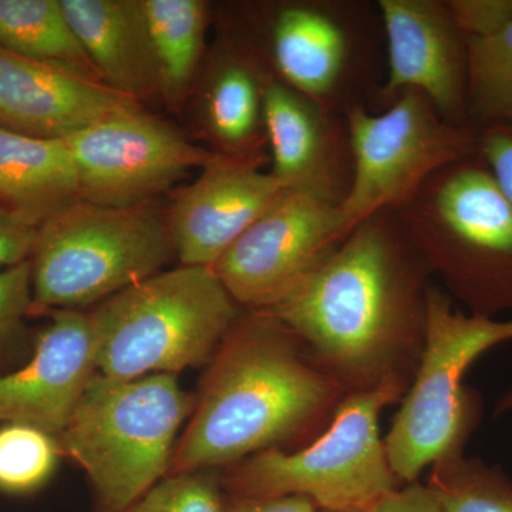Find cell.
Instances as JSON below:
<instances>
[{"mask_svg": "<svg viewBox=\"0 0 512 512\" xmlns=\"http://www.w3.org/2000/svg\"><path fill=\"white\" fill-rule=\"evenodd\" d=\"M430 278L396 212L379 211L265 312L346 392L410 386L426 336Z\"/></svg>", "mask_w": 512, "mask_h": 512, "instance_id": "1", "label": "cell"}, {"mask_svg": "<svg viewBox=\"0 0 512 512\" xmlns=\"http://www.w3.org/2000/svg\"><path fill=\"white\" fill-rule=\"evenodd\" d=\"M346 394L271 313H241L214 355L170 474L231 467L309 436Z\"/></svg>", "mask_w": 512, "mask_h": 512, "instance_id": "2", "label": "cell"}, {"mask_svg": "<svg viewBox=\"0 0 512 512\" xmlns=\"http://www.w3.org/2000/svg\"><path fill=\"white\" fill-rule=\"evenodd\" d=\"M394 212L453 301L484 318L512 311V201L478 153L434 174Z\"/></svg>", "mask_w": 512, "mask_h": 512, "instance_id": "3", "label": "cell"}, {"mask_svg": "<svg viewBox=\"0 0 512 512\" xmlns=\"http://www.w3.org/2000/svg\"><path fill=\"white\" fill-rule=\"evenodd\" d=\"M239 45L266 76L340 113L373 104L386 76L382 15L369 0H288L252 15Z\"/></svg>", "mask_w": 512, "mask_h": 512, "instance_id": "4", "label": "cell"}, {"mask_svg": "<svg viewBox=\"0 0 512 512\" xmlns=\"http://www.w3.org/2000/svg\"><path fill=\"white\" fill-rule=\"evenodd\" d=\"M100 375L134 380L201 366L241 312L208 266L160 272L90 313Z\"/></svg>", "mask_w": 512, "mask_h": 512, "instance_id": "5", "label": "cell"}, {"mask_svg": "<svg viewBox=\"0 0 512 512\" xmlns=\"http://www.w3.org/2000/svg\"><path fill=\"white\" fill-rule=\"evenodd\" d=\"M191 400L173 373L134 380L94 375L60 446L92 481L96 512H124L170 473Z\"/></svg>", "mask_w": 512, "mask_h": 512, "instance_id": "6", "label": "cell"}, {"mask_svg": "<svg viewBox=\"0 0 512 512\" xmlns=\"http://www.w3.org/2000/svg\"><path fill=\"white\" fill-rule=\"evenodd\" d=\"M511 340L512 319L463 312L431 285L423 352L384 439L400 484L417 483L427 467L464 456L481 420L480 396L464 386V376L478 357Z\"/></svg>", "mask_w": 512, "mask_h": 512, "instance_id": "7", "label": "cell"}, {"mask_svg": "<svg viewBox=\"0 0 512 512\" xmlns=\"http://www.w3.org/2000/svg\"><path fill=\"white\" fill-rule=\"evenodd\" d=\"M407 389L386 383L346 394L328 427L308 446L295 453L269 448L239 461L221 478L222 490L244 498L299 495L322 512L369 511L402 487L390 466L379 419Z\"/></svg>", "mask_w": 512, "mask_h": 512, "instance_id": "8", "label": "cell"}, {"mask_svg": "<svg viewBox=\"0 0 512 512\" xmlns=\"http://www.w3.org/2000/svg\"><path fill=\"white\" fill-rule=\"evenodd\" d=\"M175 255L154 205L104 207L79 200L37 228L30 313L84 308L160 274Z\"/></svg>", "mask_w": 512, "mask_h": 512, "instance_id": "9", "label": "cell"}, {"mask_svg": "<svg viewBox=\"0 0 512 512\" xmlns=\"http://www.w3.org/2000/svg\"><path fill=\"white\" fill-rule=\"evenodd\" d=\"M346 119L355 161L339 207L346 232L376 212L399 210L434 174L477 154L476 128L450 123L416 90L379 113L357 107Z\"/></svg>", "mask_w": 512, "mask_h": 512, "instance_id": "10", "label": "cell"}, {"mask_svg": "<svg viewBox=\"0 0 512 512\" xmlns=\"http://www.w3.org/2000/svg\"><path fill=\"white\" fill-rule=\"evenodd\" d=\"M64 141L76 165L80 197L104 207L148 204L214 154L141 107L104 117Z\"/></svg>", "mask_w": 512, "mask_h": 512, "instance_id": "11", "label": "cell"}, {"mask_svg": "<svg viewBox=\"0 0 512 512\" xmlns=\"http://www.w3.org/2000/svg\"><path fill=\"white\" fill-rule=\"evenodd\" d=\"M346 235L339 208L286 190L221 255L212 271L239 308L266 311Z\"/></svg>", "mask_w": 512, "mask_h": 512, "instance_id": "12", "label": "cell"}, {"mask_svg": "<svg viewBox=\"0 0 512 512\" xmlns=\"http://www.w3.org/2000/svg\"><path fill=\"white\" fill-rule=\"evenodd\" d=\"M382 15L386 76L373 113L416 90L450 123L468 126L470 36L447 0H377ZM470 127V126H468Z\"/></svg>", "mask_w": 512, "mask_h": 512, "instance_id": "13", "label": "cell"}, {"mask_svg": "<svg viewBox=\"0 0 512 512\" xmlns=\"http://www.w3.org/2000/svg\"><path fill=\"white\" fill-rule=\"evenodd\" d=\"M266 154L214 153L200 177L165 214L168 234L181 265L212 268L221 255L284 194L264 171Z\"/></svg>", "mask_w": 512, "mask_h": 512, "instance_id": "14", "label": "cell"}, {"mask_svg": "<svg viewBox=\"0 0 512 512\" xmlns=\"http://www.w3.org/2000/svg\"><path fill=\"white\" fill-rule=\"evenodd\" d=\"M264 121L276 180L285 190L339 208L355 174L346 114L266 77Z\"/></svg>", "mask_w": 512, "mask_h": 512, "instance_id": "15", "label": "cell"}, {"mask_svg": "<svg viewBox=\"0 0 512 512\" xmlns=\"http://www.w3.org/2000/svg\"><path fill=\"white\" fill-rule=\"evenodd\" d=\"M28 365L0 376V421L28 424L60 439L97 373L90 316L52 311Z\"/></svg>", "mask_w": 512, "mask_h": 512, "instance_id": "16", "label": "cell"}, {"mask_svg": "<svg viewBox=\"0 0 512 512\" xmlns=\"http://www.w3.org/2000/svg\"><path fill=\"white\" fill-rule=\"evenodd\" d=\"M138 101L82 74L0 47V127L40 138H64Z\"/></svg>", "mask_w": 512, "mask_h": 512, "instance_id": "17", "label": "cell"}, {"mask_svg": "<svg viewBox=\"0 0 512 512\" xmlns=\"http://www.w3.org/2000/svg\"><path fill=\"white\" fill-rule=\"evenodd\" d=\"M101 82L128 99L160 94L141 0H60Z\"/></svg>", "mask_w": 512, "mask_h": 512, "instance_id": "18", "label": "cell"}, {"mask_svg": "<svg viewBox=\"0 0 512 512\" xmlns=\"http://www.w3.org/2000/svg\"><path fill=\"white\" fill-rule=\"evenodd\" d=\"M80 197L66 141L0 127V207L39 228Z\"/></svg>", "mask_w": 512, "mask_h": 512, "instance_id": "19", "label": "cell"}, {"mask_svg": "<svg viewBox=\"0 0 512 512\" xmlns=\"http://www.w3.org/2000/svg\"><path fill=\"white\" fill-rule=\"evenodd\" d=\"M266 74L239 43L225 47L215 62L204 96V123L220 150L249 156L264 154Z\"/></svg>", "mask_w": 512, "mask_h": 512, "instance_id": "20", "label": "cell"}, {"mask_svg": "<svg viewBox=\"0 0 512 512\" xmlns=\"http://www.w3.org/2000/svg\"><path fill=\"white\" fill-rule=\"evenodd\" d=\"M146 16L160 96L180 104L200 67L208 5L202 0H141Z\"/></svg>", "mask_w": 512, "mask_h": 512, "instance_id": "21", "label": "cell"}, {"mask_svg": "<svg viewBox=\"0 0 512 512\" xmlns=\"http://www.w3.org/2000/svg\"><path fill=\"white\" fill-rule=\"evenodd\" d=\"M0 47L101 82L60 0H0Z\"/></svg>", "mask_w": 512, "mask_h": 512, "instance_id": "22", "label": "cell"}, {"mask_svg": "<svg viewBox=\"0 0 512 512\" xmlns=\"http://www.w3.org/2000/svg\"><path fill=\"white\" fill-rule=\"evenodd\" d=\"M424 485L440 512H512V481L480 458L436 464Z\"/></svg>", "mask_w": 512, "mask_h": 512, "instance_id": "23", "label": "cell"}, {"mask_svg": "<svg viewBox=\"0 0 512 512\" xmlns=\"http://www.w3.org/2000/svg\"><path fill=\"white\" fill-rule=\"evenodd\" d=\"M512 114V25L470 37L467 123L480 128Z\"/></svg>", "mask_w": 512, "mask_h": 512, "instance_id": "24", "label": "cell"}, {"mask_svg": "<svg viewBox=\"0 0 512 512\" xmlns=\"http://www.w3.org/2000/svg\"><path fill=\"white\" fill-rule=\"evenodd\" d=\"M59 439L28 424L0 427V491L32 493L52 477L59 463Z\"/></svg>", "mask_w": 512, "mask_h": 512, "instance_id": "25", "label": "cell"}, {"mask_svg": "<svg viewBox=\"0 0 512 512\" xmlns=\"http://www.w3.org/2000/svg\"><path fill=\"white\" fill-rule=\"evenodd\" d=\"M124 512H225L221 477L212 470L170 474Z\"/></svg>", "mask_w": 512, "mask_h": 512, "instance_id": "26", "label": "cell"}, {"mask_svg": "<svg viewBox=\"0 0 512 512\" xmlns=\"http://www.w3.org/2000/svg\"><path fill=\"white\" fill-rule=\"evenodd\" d=\"M32 266L29 261L0 271V348L32 311Z\"/></svg>", "mask_w": 512, "mask_h": 512, "instance_id": "27", "label": "cell"}, {"mask_svg": "<svg viewBox=\"0 0 512 512\" xmlns=\"http://www.w3.org/2000/svg\"><path fill=\"white\" fill-rule=\"evenodd\" d=\"M478 156L512 201V114L477 128Z\"/></svg>", "mask_w": 512, "mask_h": 512, "instance_id": "28", "label": "cell"}, {"mask_svg": "<svg viewBox=\"0 0 512 512\" xmlns=\"http://www.w3.org/2000/svg\"><path fill=\"white\" fill-rule=\"evenodd\" d=\"M470 37L490 35L512 25V0H447Z\"/></svg>", "mask_w": 512, "mask_h": 512, "instance_id": "29", "label": "cell"}, {"mask_svg": "<svg viewBox=\"0 0 512 512\" xmlns=\"http://www.w3.org/2000/svg\"><path fill=\"white\" fill-rule=\"evenodd\" d=\"M37 238V227L0 207V271L29 261Z\"/></svg>", "mask_w": 512, "mask_h": 512, "instance_id": "30", "label": "cell"}, {"mask_svg": "<svg viewBox=\"0 0 512 512\" xmlns=\"http://www.w3.org/2000/svg\"><path fill=\"white\" fill-rule=\"evenodd\" d=\"M367 512H440L426 485L404 484Z\"/></svg>", "mask_w": 512, "mask_h": 512, "instance_id": "31", "label": "cell"}, {"mask_svg": "<svg viewBox=\"0 0 512 512\" xmlns=\"http://www.w3.org/2000/svg\"><path fill=\"white\" fill-rule=\"evenodd\" d=\"M225 512H322L299 495L275 498H244L225 494Z\"/></svg>", "mask_w": 512, "mask_h": 512, "instance_id": "32", "label": "cell"}, {"mask_svg": "<svg viewBox=\"0 0 512 512\" xmlns=\"http://www.w3.org/2000/svg\"><path fill=\"white\" fill-rule=\"evenodd\" d=\"M510 412H512V389L504 393L497 404H495L494 416H501V414Z\"/></svg>", "mask_w": 512, "mask_h": 512, "instance_id": "33", "label": "cell"}, {"mask_svg": "<svg viewBox=\"0 0 512 512\" xmlns=\"http://www.w3.org/2000/svg\"><path fill=\"white\" fill-rule=\"evenodd\" d=\"M340 512H367V511H340Z\"/></svg>", "mask_w": 512, "mask_h": 512, "instance_id": "34", "label": "cell"}]
</instances>
